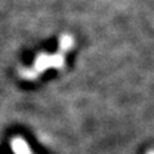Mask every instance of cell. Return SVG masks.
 <instances>
[{
    "label": "cell",
    "mask_w": 154,
    "mask_h": 154,
    "mask_svg": "<svg viewBox=\"0 0 154 154\" xmlns=\"http://www.w3.org/2000/svg\"><path fill=\"white\" fill-rule=\"evenodd\" d=\"M70 44H72L70 38L63 36L61 40V44H60V51L57 54H54L52 56L45 55V54L40 55L33 63V67L21 69L20 75L26 80H33L36 76H39L45 69H49L51 67H61L64 61V54L69 49Z\"/></svg>",
    "instance_id": "1"
}]
</instances>
